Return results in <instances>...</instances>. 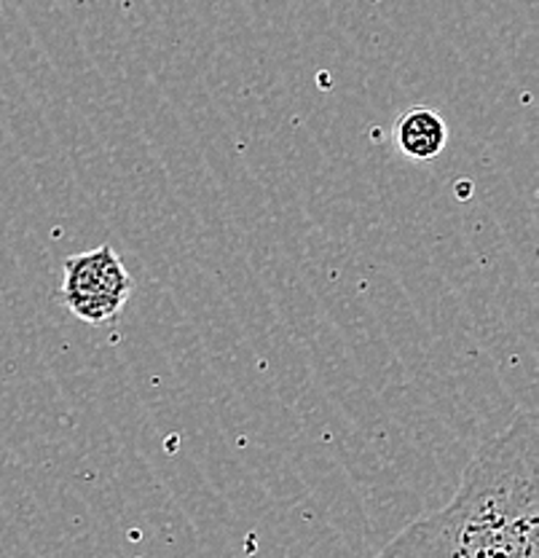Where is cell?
<instances>
[{
    "instance_id": "6da1fadb",
    "label": "cell",
    "mask_w": 539,
    "mask_h": 558,
    "mask_svg": "<svg viewBox=\"0 0 539 558\" xmlns=\"http://www.w3.org/2000/svg\"><path fill=\"white\" fill-rule=\"evenodd\" d=\"M381 556L537 558L539 422L524 411L469 459L454 499L408 523Z\"/></svg>"
},
{
    "instance_id": "7a4b0ae2",
    "label": "cell",
    "mask_w": 539,
    "mask_h": 558,
    "mask_svg": "<svg viewBox=\"0 0 539 558\" xmlns=\"http://www.w3.org/2000/svg\"><path fill=\"white\" fill-rule=\"evenodd\" d=\"M135 279L110 244L71 255L62 266V304L86 325L113 323L130 301Z\"/></svg>"
},
{
    "instance_id": "3957f363",
    "label": "cell",
    "mask_w": 539,
    "mask_h": 558,
    "mask_svg": "<svg viewBox=\"0 0 539 558\" xmlns=\"http://www.w3.org/2000/svg\"><path fill=\"white\" fill-rule=\"evenodd\" d=\"M395 140L403 156L414 161H430L443 154L445 143H449V126L438 110L416 105L400 116L395 124Z\"/></svg>"
}]
</instances>
